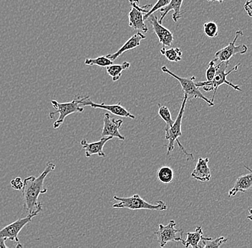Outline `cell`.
Wrapping results in <instances>:
<instances>
[{"label": "cell", "instance_id": "obj_1", "mask_svg": "<svg viewBox=\"0 0 252 248\" xmlns=\"http://www.w3.org/2000/svg\"><path fill=\"white\" fill-rule=\"evenodd\" d=\"M56 165L53 163H47L43 172L36 177L30 176L24 180L23 188L22 189L25 208L28 214L36 211L42 210V203L38 201L39 194H45L47 190L44 187V182L48 174L53 172Z\"/></svg>", "mask_w": 252, "mask_h": 248}, {"label": "cell", "instance_id": "obj_2", "mask_svg": "<svg viewBox=\"0 0 252 248\" xmlns=\"http://www.w3.org/2000/svg\"><path fill=\"white\" fill-rule=\"evenodd\" d=\"M228 64H229V61H228V62H220V63L217 64V72H216L214 78L211 81L196 83V85L198 88L202 87L203 89L206 91V92L214 91V94H213V96L212 99H211V101L213 102V103H214V99H215L219 87L220 86L223 85V84H226V85L229 86L231 88L234 89V90L239 91V92H242V91L240 86L236 85V84L230 83L227 80L228 75H229L231 72L237 71L240 64H236L231 70L226 72V69H227Z\"/></svg>", "mask_w": 252, "mask_h": 248}, {"label": "cell", "instance_id": "obj_3", "mask_svg": "<svg viewBox=\"0 0 252 248\" xmlns=\"http://www.w3.org/2000/svg\"><path fill=\"white\" fill-rule=\"evenodd\" d=\"M188 97L187 95H184L182 103H181L180 110L178 114L176 120L173 122V125L171 127H165V139L168 141V144L167 146V155H169L174 150L175 142H177L178 145L180 147L182 152L185 154L186 156L188 158V160H193L194 157L192 153H189L187 151L185 147L181 144L179 138L182 136V121L184 117V111H185L186 105H187V101H188Z\"/></svg>", "mask_w": 252, "mask_h": 248}, {"label": "cell", "instance_id": "obj_4", "mask_svg": "<svg viewBox=\"0 0 252 248\" xmlns=\"http://www.w3.org/2000/svg\"><path fill=\"white\" fill-rule=\"evenodd\" d=\"M113 199L118 202L117 203L113 204L112 206L115 209L126 208L132 210H149L164 211L168 208L163 201H158L157 205H153L143 200L138 194H134L130 197H121L115 195L113 196Z\"/></svg>", "mask_w": 252, "mask_h": 248}, {"label": "cell", "instance_id": "obj_5", "mask_svg": "<svg viewBox=\"0 0 252 248\" xmlns=\"http://www.w3.org/2000/svg\"><path fill=\"white\" fill-rule=\"evenodd\" d=\"M85 97H80L78 95L72 101L64 103H58L55 100H52L51 104L56 111L49 113V117L53 119L55 114H59L58 120L53 123V128H59L64 123V120L67 116L73 113L83 112L84 108L81 106V103Z\"/></svg>", "mask_w": 252, "mask_h": 248}, {"label": "cell", "instance_id": "obj_6", "mask_svg": "<svg viewBox=\"0 0 252 248\" xmlns=\"http://www.w3.org/2000/svg\"><path fill=\"white\" fill-rule=\"evenodd\" d=\"M161 70L162 72H164L165 74H168L170 76L172 77V78L179 81V83H180L181 88L184 91V94L187 95V97H188V100H190V99H201V100L206 102L209 105V106H214V103L211 101V100L208 99L207 97H205L201 93V91L199 90V88L196 85V83H195L196 77L192 76L191 78H181V77L178 76L177 75L173 73L166 66H163L161 67Z\"/></svg>", "mask_w": 252, "mask_h": 248}, {"label": "cell", "instance_id": "obj_7", "mask_svg": "<svg viewBox=\"0 0 252 248\" xmlns=\"http://www.w3.org/2000/svg\"><path fill=\"white\" fill-rule=\"evenodd\" d=\"M131 9L128 14V25L130 28L135 30L142 31L146 33L149 31L146 23H145L144 16L148 13L149 9L152 7L151 4L147 5H140L139 0H128Z\"/></svg>", "mask_w": 252, "mask_h": 248}, {"label": "cell", "instance_id": "obj_8", "mask_svg": "<svg viewBox=\"0 0 252 248\" xmlns=\"http://www.w3.org/2000/svg\"><path fill=\"white\" fill-rule=\"evenodd\" d=\"M40 211L41 210H36V211L28 214V216L25 218L18 219L12 223L3 227L1 230H0V238L15 241V243L19 244L20 243V240L18 238L19 233L23 230L25 225L31 222L33 218L39 214Z\"/></svg>", "mask_w": 252, "mask_h": 248}, {"label": "cell", "instance_id": "obj_9", "mask_svg": "<svg viewBox=\"0 0 252 248\" xmlns=\"http://www.w3.org/2000/svg\"><path fill=\"white\" fill-rule=\"evenodd\" d=\"M243 35V31H236L234 40L231 41L227 46L216 53L214 59L217 62V64L220 63V62H228L235 55H244L248 51V47L247 45H241L236 46L235 45L238 38L242 37Z\"/></svg>", "mask_w": 252, "mask_h": 248}, {"label": "cell", "instance_id": "obj_10", "mask_svg": "<svg viewBox=\"0 0 252 248\" xmlns=\"http://www.w3.org/2000/svg\"><path fill=\"white\" fill-rule=\"evenodd\" d=\"M176 223L174 220H171L169 223L164 225L160 224L158 225V230L155 232L157 235L158 241L160 248L165 247V245L170 242H180L182 240L184 232L180 229L176 228Z\"/></svg>", "mask_w": 252, "mask_h": 248}, {"label": "cell", "instance_id": "obj_11", "mask_svg": "<svg viewBox=\"0 0 252 248\" xmlns=\"http://www.w3.org/2000/svg\"><path fill=\"white\" fill-rule=\"evenodd\" d=\"M81 105H83V106H90L91 108H94V109L105 110L108 111L111 114L118 116V117H128V118L130 119L135 118L133 114L129 112L125 108H124L121 105V103H118V104L115 105H106L103 103L97 104V103H94V102L91 101L90 100L89 96H86L85 97L84 100L82 101Z\"/></svg>", "mask_w": 252, "mask_h": 248}, {"label": "cell", "instance_id": "obj_12", "mask_svg": "<svg viewBox=\"0 0 252 248\" xmlns=\"http://www.w3.org/2000/svg\"><path fill=\"white\" fill-rule=\"evenodd\" d=\"M122 120H116L110 117L109 113H105L103 118V128L102 130V137H113L121 140H125V137L120 133L119 130L122 127Z\"/></svg>", "mask_w": 252, "mask_h": 248}, {"label": "cell", "instance_id": "obj_13", "mask_svg": "<svg viewBox=\"0 0 252 248\" xmlns=\"http://www.w3.org/2000/svg\"><path fill=\"white\" fill-rule=\"evenodd\" d=\"M147 20L152 25L153 29L158 38L159 42L162 44L163 47H171L173 42V33L158 23L157 16L151 15Z\"/></svg>", "mask_w": 252, "mask_h": 248}, {"label": "cell", "instance_id": "obj_14", "mask_svg": "<svg viewBox=\"0 0 252 248\" xmlns=\"http://www.w3.org/2000/svg\"><path fill=\"white\" fill-rule=\"evenodd\" d=\"M113 137H102L100 140L97 142L89 143L87 142L86 139H83L80 141V144L83 150H85L86 158H91L92 155H97L99 157L105 158L106 155L103 151L104 146L108 142V141L113 139Z\"/></svg>", "mask_w": 252, "mask_h": 248}, {"label": "cell", "instance_id": "obj_15", "mask_svg": "<svg viewBox=\"0 0 252 248\" xmlns=\"http://www.w3.org/2000/svg\"><path fill=\"white\" fill-rule=\"evenodd\" d=\"M209 159L208 158H199L197 161L195 168L190 176L195 180L201 182H209L212 178V172L209 166Z\"/></svg>", "mask_w": 252, "mask_h": 248}, {"label": "cell", "instance_id": "obj_16", "mask_svg": "<svg viewBox=\"0 0 252 248\" xmlns=\"http://www.w3.org/2000/svg\"><path fill=\"white\" fill-rule=\"evenodd\" d=\"M146 38V36L143 33L141 32L135 33L116 53H113V54L108 55H106L107 57L109 58L112 61H115L120 56L122 55L124 53H126V52L133 50V49L139 47L140 45H141V41L145 40Z\"/></svg>", "mask_w": 252, "mask_h": 248}, {"label": "cell", "instance_id": "obj_17", "mask_svg": "<svg viewBox=\"0 0 252 248\" xmlns=\"http://www.w3.org/2000/svg\"><path fill=\"white\" fill-rule=\"evenodd\" d=\"M183 2H184V0H171V2L168 5L159 9L160 12H162V14L160 15V19L158 20V23L162 25L165 17L168 15V12L172 10L173 11V20L175 23H177L181 18H182L183 14L184 13L181 10Z\"/></svg>", "mask_w": 252, "mask_h": 248}, {"label": "cell", "instance_id": "obj_18", "mask_svg": "<svg viewBox=\"0 0 252 248\" xmlns=\"http://www.w3.org/2000/svg\"><path fill=\"white\" fill-rule=\"evenodd\" d=\"M252 186V172L247 175H242L236 179L234 187L228 191V197L235 196L238 193H245L251 189Z\"/></svg>", "mask_w": 252, "mask_h": 248}, {"label": "cell", "instance_id": "obj_19", "mask_svg": "<svg viewBox=\"0 0 252 248\" xmlns=\"http://www.w3.org/2000/svg\"><path fill=\"white\" fill-rule=\"evenodd\" d=\"M203 236L204 232L202 227L201 226H197L194 232H187V240L182 239L180 242L186 248H199V243Z\"/></svg>", "mask_w": 252, "mask_h": 248}, {"label": "cell", "instance_id": "obj_20", "mask_svg": "<svg viewBox=\"0 0 252 248\" xmlns=\"http://www.w3.org/2000/svg\"><path fill=\"white\" fill-rule=\"evenodd\" d=\"M130 67V63L124 62L121 64H111L106 67L107 73L112 78L113 82H117L121 79L123 72Z\"/></svg>", "mask_w": 252, "mask_h": 248}, {"label": "cell", "instance_id": "obj_21", "mask_svg": "<svg viewBox=\"0 0 252 248\" xmlns=\"http://www.w3.org/2000/svg\"><path fill=\"white\" fill-rule=\"evenodd\" d=\"M160 53L170 62H178L182 59L183 53L180 48H171L166 50L163 47L160 49Z\"/></svg>", "mask_w": 252, "mask_h": 248}, {"label": "cell", "instance_id": "obj_22", "mask_svg": "<svg viewBox=\"0 0 252 248\" xmlns=\"http://www.w3.org/2000/svg\"><path fill=\"white\" fill-rule=\"evenodd\" d=\"M157 178L163 184H170L174 178V173L172 168L167 166L160 167L157 171Z\"/></svg>", "mask_w": 252, "mask_h": 248}, {"label": "cell", "instance_id": "obj_23", "mask_svg": "<svg viewBox=\"0 0 252 248\" xmlns=\"http://www.w3.org/2000/svg\"><path fill=\"white\" fill-rule=\"evenodd\" d=\"M228 239L223 236H220L215 240H213L212 238H206L203 236L199 243V248H220L223 243H226Z\"/></svg>", "mask_w": 252, "mask_h": 248}, {"label": "cell", "instance_id": "obj_24", "mask_svg": "<svg viewBox=\"0 0 252 248\" xmlns=\"http://www.w3.org/2000/svg\"><path fill=\"white\" fill-rule=\"evenodd\" d=\"M88 66H98V67H106L113 64V61L107 57V56H100L96 58H87L84 62Z\"/></svg>", "mask_w": 252, "mask_h": 248}, {"label": "cell", "instance_id": "obj_25", "mask_svg": "<svg viewBox=\"0 0 252 248\" xmlns=\"http://www.w3.org/2000/svg\"><path fill=\"white\" fill-rule=\"evenodd\" d=\"M158 115L160 116V118L164 121L165 124H166V126L165 127H171L173 125L174 121L172 120L171 113L166 106L158 104Z\"/></svg>", "mask_w": 252, "mask_h": 248}, {"label": "cell", "instance_id": "obj_26", "mask_svg": "<svg viewBox=\"0 0 252 248\" xmlns=\"http://www.w3.org/2000/svg\"><path fill=\"white\" fill-rule=\"evenodd\" d=\"M204 34L209 38H215L219 34V28L214 22H209L204 25Z\"/></svg>", "mask_w": 252, "mask_h": 248}, {"label": "cell", "instance_id": "obj_27", "mask_svg": "<svg viewBox=\"0 0 252 248\" xmlns=\"http://www.w3.org/2000/svg\"><path fill=\"white\" fill-rule=\"evenodd\" d=\"M171 0H158L157 2L149 9L148 13L146 14V15L143 16V19H144L145 21L147 20V19L149 18L151 15H153L154 12L168 5V4L171 2Z\"/></svg>", "mask_w": 252, "mask_h": 248}, {"label": "cell", "instance_id": "obj_28", "mask_svg": "<svg viewBox=\"0 0 252 248\" xmlns=\"http://www.w3.org/2000/svg\"><path fill=\"white\" fill-rule=\"evenodd\" d=\"M217 70V63L214 59L209 62L208 68L205 72V76H206V81H211L214 78L216 72Z\"/></svg>", "mask_w": 252, "mask_h": 248}, {"label": "cell", "instance_id": "obj_29", "mask_svg": "<svg viewBox=\"0 0 252 248\" xmlns=\"http://www.w3.org/2000/svg\"><path fill=\"white\" fill-rule=\"evenodd\" d=\"M10 185L11 187L15 191H21L23 188L24 183L21 177H18L11 180Z\"/></svg>", "mask_w": 252, "mask_h": 248}, {"label": "cell", "instance_id": "obj_30", "mask_svg": "<svg viewBox=\"0 0 252 248\" xmlns=\"http://www.w3.org/2000/svg\"><path fill=\"white\" fill-rule=\"evenodd\" d=\"M252 0H248V1H246L245 4H244V10L247 12V15H249V17H252Z\"/></svg>", "mask_w": 252, "mask_h": 248}, {"label": "cell", "instance_id": "obj_31", "mask_svg": "<svg viewBox=\"0 0 252 248\" xmlns=\"http://www.w3.org/2000/svg\"><path fill=\"white\" fill-rule=\"evenodd\" d=\"M7 239L5 238H0V248H7V246H6L5 242Z\"/></svg>", "mask_w": 252, "mask_h": 248}, {"label": "cell", "instance_id": "obj_32", "mask_svg": "<svg viewBox=\"0 0 252 248\" xmlns=\"http://www.w3.org/2000/svg\"><path fill=\"white\" fill-rule=\"evenodd\" d=\"M209 2H214V1H218V2L222 3L223 1H226V0H207Z\"/></svg>", "mask_w": 252, "mask_h": 248}, {"label": "cell", "instance_id": "obj_33", "mask_svg": "<svg viewBox=\"0 0 252 248\" xmlns=\"http://www.w3.org/2000/svg\"><path fill=\"white\" fill-rule=\"evenodd\" d=\"M251 211H252V208H249V213H250V216L247 217V218H249V219H250V220H252V212Z\"/></svg>", "mask_w": 252, "mask_h": 248}]
</instances>
